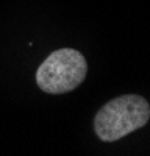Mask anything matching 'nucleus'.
I'll use <instances>...</instances> for the list:
<instances>
[{
  "mask_svg": "<svg viewBox=\"0 0 150 156\" xmlns=\"http://www.w3.org/2000/svg\"><path fill=\"white\" fill-rule=\"evenodd\" d=\"M150 119V105L141 95H120L102 106L94 119V129L103 142H114L142 128Z\"/></svg>",
  "mask_w": 150,
  "mask_h": 156,
  "instance_id": "f257e3e1",
  "label": "nucleus"
},
{
  "mask_svg": "<svg viewBox=\"0 0 150 156\" xmlns=\"http://www.w3.org/2000/svg\"><path fill=\"white\" fill-rule=\"evenodd\" d=\"M88 62L75 48H59L48 55L36 72V83L44 92L64 94L77 89L86 78Z\"/></svg>",
  "mask_w": 150,
  "mask_h": 156,
  "instance_id": "f03ea898",
  "label": "nucleus"
}]
</instances>
